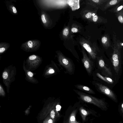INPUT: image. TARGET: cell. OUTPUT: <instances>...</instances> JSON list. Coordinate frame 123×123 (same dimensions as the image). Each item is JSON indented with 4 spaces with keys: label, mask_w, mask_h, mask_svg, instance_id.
I'll use <instances>...</instances> for the list:
<instances>
[{
    "label": "cell",
    "mask_w": 123,
    "mask_h": 123,
    "mask_svg": "<svg viewBox=\"0 0 123 123\" xmlns=\"http://www.w3.org/2000/svg\"><path fill=\"white\" fill-rule=\"evenodd\" d=\"M114 44L112 47L113 51L111 58V60L114 69L118 74L120 70L121 66V51L123 46V43H118L117 41L116 35L113 34Z\"/></svg>",
    "instance_id": "cell-1"
},
{
    "label": "cell",
    "mask_w": 123,
    "mask_h": 123,
    "mask_svg": "<svg viewBox=\"0 0 123 123\" xmlns=\"http://www.w3.org/2000/svg\"><path fill=\"white\" fill-rule=\"evenodd\" d=\"M81 100L86 102L91 103L97 106L102 110L106 111L108 110L107 103L104 100L94 97L82 92L74 89Z\"/></svg>",
    "instance_id": "cell-2"
},
{
    "label": "cell",
    "mask_w": 123,
    "mask_h": 123,
    "mask_svg": "<svg viewBox=\"0 0 123 123\" xmlns=\"http://www.w3.org/2000/svg\"><path fill=\"white\" fill-rule=\"evenodd\" d=\"M93 83L97 89L101 92L115 102H117V99L116 95L109 88L99 83L95 82Z\"/></svg>",
    "instance_id": "cell-3"
},
{
    "label": "cell",
    "mask_w": 123,
    "mask_h": 123,
    "mask_svg": "<svg viewBox=\"0 0 123 123\" xmlns=\"http://www.w3.org/2000/svg\"><path fill=\"white\" fill-rule=\"evenodd\" d=\"M58 61L60 64L65 68L70 74H72L74 70V65L70 59L60 54L58 55Z\"/></svg>",
    "instance_id": "cell-4"
},
{
    "label": "cell",
    "mask_w": 123,
    "mask_h": 123,
    "mask_svg": "<svg viewBox=\"0 0 123 123\" xmlns=\"http://www.w3.org/2000/svg\"><path fill=\"white\" fill-rule=\"evenodd\" d=\"M82 61L88 74L91 75L92 73L93 65L92 61L86 54L83 53Z\"/></svg>",
    "instance_id": "cell-5"
},
{
    "label": "cell",
    "mask_w": 123,
    "mask_h": 123,
    "mask_svg": "<svg viewBox=\"0 0 123 123\" xmlns=\"http://www.w3.org/2000/svg\"><path fill=\"white\" fill-rule=\"evenodd\" d=\"M98 66L102 70V72L106 76L110 78L112 76V73L110 69L107 67L104 61L102 59H99L98 61Z\"/></svg>",
    "instance_id": "cell-6"
},
{
    "label": "cell",
    "mask_w": 123,
    "mask_h": 123,
    "mask_svg": "<svg viewBox=\"0 0 123 123\" xmlns=\"http://www.w3.org/2000/svg\"><path fill=\"white\" fill-rule=\"evenodd\" d=\"M101 42L103 46L106 49L111 46L110 37L108 34H105L102 37Z\"/></svg>",
    "instance_id": "cell-7"
},
{
    "label": "cell",
    "mask_w": 123,
    "mask_h": 123,
    "mask_svg": "<svg viewBox=\"0 0 123 123\" xmlns=\"http://www.w3.org/2000/svg\"><path fill=\"white\" fill-rule=\"evenodd\" d=\"M74 86L77 89L88 93L92 94L95 93V92L92 89L85 86L81 84H77Z\"/></svg>",
    "instance_id": "cell-8"
},
{
    "label": "cell",
    "mask_w": 123,
    "mask_h": 123,
    "mask_svg": "<svg viewBox=\"0 0 123 123\" xmlns=\"http://www.w3.org/2000/svg\"><path fill=\"white\" fill-rule=\"evenodd\" d=\"M123 1V0H108L104 7V10H106L109 8L115 6Z\"/></svg>",
    "instance_id": "cell-9"
},
{
    "label": "cell",
    "mask_w": 123,
    "mask_h": 123,
    "mask_svg": "<svg viewBox=\"0 0 123 123\" xmlns=\"http://www.w3.org/2000/svg\"><path fill=\"white\" fill-rule=\"evenodd\" d=\"M96 75L99 78L108 83L111 84L114 82V81L110 77L103 76L98 73H97Z\"/></svg>",
    "instance_id": "cell-10"
},
{
    "label": "cell",
    "mask_w": 123,
    "mask_h": 123,
    "mask_svg": "<svg viewBox=\"0 0 123 123\" xmlns=\"http://www.w3.org/2000/svg\"><path fill=\"white\" fill-rule=\"evenodd\" d=\"M123 10V3L118 4L116 6L114 7L109 11L110 12L115 13H117Z\"/></svg>",
    "instance_id": "cell-11"
},
{
    "label": "cell",
    "mask_w": 123,
    "mask_h": 123,
    "mask_svg": "<svg viewBox=\"0 0 123 123\" xmlns=\"http://www.w3.org/2000/svg\"><path fill=\"white\" fill-rule=\"evenodd\" d=\"M115 15L119 22L121 24H123V10L115 13Z\"/></svg>",
    "instance_id": "cell-12"
},
{
    "label": "cell",
    "mask_w": 123,
    "mask_h": 123,
    "mask_svg": "<svg viewBox=\"0 0 123 123\" xmlns=\"http://www.w3.org/2000/svg\"><path fill=\"white\" fill-rule=\"evenodd\" d=\"M118 111L121 116L123 115V101L121 102L118 105Z\"/></svg>",
    "instance_id": "cell-13"
},
{
    "label": "cell",
    "mask_w": 123,
    "mask_h": 123,
    "mask_svg": "<svg viewBox=\"0 0 123 123\" xmlns=\"http://www.w3.org/2000/svg\"><path fill=\"white\" fill-rule=\"evenodd\" d=\"M41 19L43 23L44 24H45L47 21L45 19V15L44 14H43L41 16Z\"/></svg>",
    "instance_id": "cell-14"
},
{
    "label": "cell",
    "mask_w": 123,
    "mask_h": 123,
    "mask_svg": "<svg viewBox=\"0 0 123 123\" xmlns=\"http://www.w3.org/2000/svg\"><path fill=\"white\" fill-rule=\"evenodd\" d=\"M68 30L67 28H65L63 31V33L64 36H67L68 35Z\"/></svg>",
    "instance_id": "cell-15"
},
{
    "label": "cell",
    "mask_w": 123,
    "mask_h": 123,
    "mask_svg": "<svg viewBox=\"0 0 123 123\" xmlns=\"http://www.w3.org/2000/svg\"><path fill=\"white\" fill-rule=\"evenodd\" d=\"M8 73L6 72H4L3 74L2 77L5 79H6L8 77Z\"/></svg>",
    "instance_id": "cell-16"
},
{
    "label": "cell",
    "mask_w": 123,
    "mask_h": 123,
    "mask_svg": "<svg viewBox=\"0 0 123 123\" xmlns=\"http://www.w3.org/2000/svg\"><path fill=\"white\" fill-rule=\"evenodd\" d=\"M50 115L51 118L52 119H54L55 118V113L53 110H52L51 111L50 113Z\"/></svg>",
    "instance_id": "cell-17"
},
{
    "label": "cell",
    "mask_w": 123,
    "mask_h": 123,
    "mask_svg": "<svg viewBox=\"0 0 123 123\" xmlns=\"http://www.w3.org/2000/svg\"><path fill=\"white\" fill-rule=\"evenodd\" d=\"M29 47L32 48L33 47V43L31 41H29L27 43Z\"/></svg>",
    "instance_id": "cell-18"
},
{
    "label": "cell",
    "mask_w": 123,
    "mask_h": 123,
    "mask_svg": "<svg viewBox=\"0 0 123 123\" xmlns=\"http://www.w3.org/2000/svg\"><path fill=\"white\" fill-rule=\"evenodd\" d=\"M37 56L35 55H33L30 56L29 57V59L30 60H32L35 59L36 58Z\"/></svg>",
    "instance_id": "cell-19"
},
{
    "label": "cell",
    "mask_w": 123,
    "mask_h": 123,
    "mask_svg": "<svg viewBox=\"0 0 123 123\" xmlns=\"http://www.w3.org/2000/svg\"><path fill=\"white\" fill-rule=\"evenodd\" d=\"M98 16L96 15H95V16L93 17V20L94 22H96L97 21L98 19Z\"/></svg>",
    "instance_id": "cell-20"
},
{
    "label": "cell",
    "mask_w": 123,
    "mask_h": 123,
    "mask_svg": "<svg viewBox=\"0 0 123 123\" xmlns=\"http://www.w3.org/2000/svg\"><path fill=\"white\" fill-rule=\"evenodd\" d=\"M81 112L84 115L86 116L87 114V112L84 109H81Z\"/></svg>",
    "instance_id": "cell-21"
},
{
    "label": "cell",
    "mask_w": 123,
    "mask_h": 123,
    "mask_svg": "<svg viewBox=\"0 0 123 123\" xmlns=\"http://www.w3.org/2000/svg\"><path fill=\"white\" fill-rule=\"evenodd\" d=\"M92 14L91 12H88L87 13L85 16L87 18H89L92 16Z\"/></svg>",
    "instance_id": "cell-22"
},
{
    "label": "cell",
    "mask_w": 123,
    "mask_h": 123,
    "mask_svg": "<svg viewBox=\"0 0 123 123\" xmlns=\"http://www.w3.org/2000/svg\"><path fill=\"white\" fill-rule=\"evenodd\" d=\"M71 31L73 32L76 33L78 32V30L76 28H73L71 29Z\"/></svg>",
    "instance_id": "cell-23"
},
{
    "label": "cell",
    "mask_w": 123,
    "mask_h": 123,
    "mask_svg": "<svg viewBox=\"0 0 123 123\" xmlns=\"http://www.w3.org/2000/svg\"><path fill=\"white\" fill-rule=\"evenodd\" d=\"M70 119L71 121H74L75 120V118L74 116H71L70 117Z\"/></svg>",
    "instance_id": "cell-24"
},
{
    "label": "cell",
    "mask_w": 123,
    "mask_h": 123,
    "mask_svg": "<svg viewBox=\"0 0 123 123\" xmlns=\"http://www.w3.org/2000/svg\"><path fill=\"white\" fill-rule=\"evenodd\" d=\"M28 75L30 77H32L33 75V74L32 72L29 71L27 73Z\"/></svg>",
    "instance_id": "cell-25"
},
{
    "label": "cell",
    "mask_w": 123,
    "mask_h": 123,
    "mask_svg": "<svg viewBox=\"0 0 123 123\" xmlns=\"http://www.w3.org/2000/svg\"><path fill=\"white\" fill-rule=\"evenodd\" d=\"M12 9L13 13H17V11L16 8L14 6H13L12 7Z\"/></svg>",
    "instance_id": "cell-26"
},
{
    "label": "cell",
    "mask_w": 123,
    "mask_h": 123,
    "mask_svg": "<svg viewBox=\"0 0 123 123\" xmlns=\"http://www.w3.org/2000/svg\"><path fill=\"white\" fill-rule=\"evenodd\" d=\"M61 107L59 105H58L56 106V110L57 111H59L61 109Z\"/></svg>",
    "instance_id": "cell-27"
},
{
    "label": "cell",
    "mask_w": 123,
    "mask_h": 123,
    "mask_svg": "<svg viewBox=\"0 0 123 123\" xmlns=\"http://www.w3.org/2000/svg\"><path fill=\"white\" fill-rule=\"evenodd\" d=\"M5 50V49L4 48L2 47L0 48V53H2Z\"/></svg>",
    "instance_id": "cell-28"
},
{
    "label": "cell",
    "mask_w": 123,
    "mask_h": 123,
    "mask_svg": "<svg viewBox=\"0 0 123 123\" xmlns=\"http://www.w3.org/2000/svg\"><path fill=\"white\" fill-rule=\"evenodd\" d=\"M49 72L50 74H53L54 73L55 71L53 69H51L49 70Z\"/></svg>",
    "instance_id": "cell-29"
},
{
    "label": "cell",
    "mask_w": 123,
    "mask_h": 123,
    "mask_svg": "<svg viewBox=\"0 0 123 123\" xmlns=\"http://www.w3.org/2000/svg\"><path fill=\"white\" fill-rule=\"evenodd\" d=\"M48 123H53V120L51 119H49L48 122Z\"/></svg>",
    "instance_id": "cell-30"
},
{
    "label": "cell",
    "mask_w": 123,
    "mask_h": 123,
    "mask_svg": "<svg viewBox=\"0 0 123 123\" xmlns=\"http://www.w3.org/2000/svg\"><path fill=\"white\" fill-rule=\"evenodd\" d=\"M95 14L94 13H93L92 14V15L93 16H95Z\"/></svg>",
    "instance_id": "cell-31"
},
{
    "label": "cell",
    "mask_w": 123,
    "mask_h": 123,
    "mask_svg": "<svg viewBox=\"0 0 123 123\" xmlns=\"http://www.w3.org/2000/svg\"><path fill=\"white\" fill-rule=\"evenodd\" d=\"M118 123H123L121 121H120Z\"/></svg>",
    "instance_id": "cell-32"
},
{
    "label": "cell",
    "mask_w": 123,
    "mask_h": 123,
    "mask_svg": "<svg viewBox=\"0 0 123 123\" xmlns=\"http://www.w3.org/2000/svg\"><path fill=\"white\" fill-rule=\"evenodd\" d=\"M122 116V118H123V115Z\"/></svg>",
    "instance_id": "cell-33"
},
{
    "label": "cell",
    "mask_w": 123,
    "mask_h": 123,
    "mask_svg": "<svg viewBox=\"0 0 123 123\" xmlns=\"http://www.w3.org/2000/svg\"></svg>",
    "instance_id": "cell-34"
}]
</instances>
